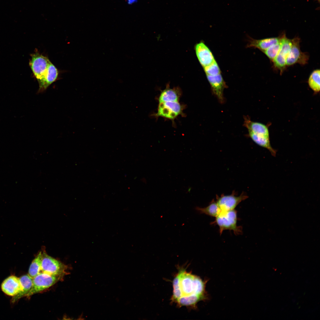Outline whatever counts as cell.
I'll return each mask as SVG.
<instances>
[{"label":"cell","instance_id":"6da1fadb","mask_svg":"<svg viewBox=\"0 0 320 320\" xmlns=\"http://www.w3.org/2000/svg\"><path fill=\"white\" fill-rule=\"evenodd\" d=\"M178 271L172 282V303L180 308L185 306L195 308L199 301L206 299V282L199 276L188 272L186 269L177 267Z\"/></svg>","mask_w":320,"mask_h":320},{"label":"cell","instance_id":"7a4b0ae2","mask_svg":"<svg viewBox=\"0 0 320 320\" xmlns=\"http://www.w3.org/2000/svg\"><path fill=\"white\" fill-rule=\"evenodd\" d=\"M237 212L234 209L221 211L212 223L219 226L220 235L224 230H227L233 231L235 235H238L241 233L242 229L241 227L237 225Z\"/></svg>","mask_w":320,"mask_h":320},{"label":"cell","instance_id":"3957f363","mask_svg":"<svg viewBox=\"0 0 320 320\" xmlns=\"http://www.w3.org/2000/svg\"><path fill=\"white\" fill-rule=\"evenodd\" d=\"M62 277L41 272L33 278L32 287L26 296L29 297L46 289L54 285Z\"/></svg>","mask_w":320,"mask_h":320},{"label":"cell","instance_id":"277c9868","mask_svg":"<svg viewBox=\"0 0 320 320\" xmlns=\"http://www.w3.org/2000/svg\"><path fill=\"white\" fill-rule=\"evenodd\" d=\"M50 63L47 57L38 53H35L31 55L29 65L39 83L41 82L47 75L49 66Z\"/></svg>","mask_w":320,"mask_h":320},{"label":"cell","instance_id":"5b68a950","mask_svg":"<svg viewBox=\"0 0 320 320\" xmlns=\"http://www.w3.org/2000/svg\"><path fill=\"white\" fill-rule=\"evenodd\" d=\"M291 39L292 46L286 60V67L296 63L303 65L307 64L309 59V55L308 53L301 51L300 38L297 36Z\"/></svg>","mask_w":320,"mask_h":320},{"label":"cell","instance_id":"8992f818","mask_svg":"<svg viewBox=\"0 0 320 320\" xmlns=\"http://www.w3.org/2000/svg\"><path fill=\"white\" fill-rule=\"evenodd\" d=\"M66 265L60 261L51 257L45 251L42 252L41 272L55 275H64Z\"/></svg>","mask_w":320,"mask_h":320},{"label":"cell","instance_id":"52a82bcc","mask_svg":"<svg viewBox=\"0 0 320 320\" xmlns=\"http://www.w3.org/2000/svg\"><path fill=\"white\" fill-rule=\"evenodd\" d=\"M281 46L278 55L272 61L273 67L282 74L286 69V60L292 44V39L288 38L285 33L281 34Z\"/></svg>","mask_w":320,"mask_h":320},{"label":"cell","instance_id":"ba28073f","mask_svg":"<svg viewBox=\"0 0 320 320\" xmlns=\"http://www.w3.org/2000/svg\"><path fill=\"white\" fill-rule=\"evenodd\" d=\"M183 107L178 101L159 103L156 116L174 119L182 113Z\"/></svg>","mask_w":320,"mask_h":320},{"label":"cell","instance_id":"9c48e42d","mask_svg":"<svg viewBox=\"0 0 320 320\" xmlns=\"http://www.w3.org/2000/svg\"><path fill=\"white\" fill-rule=\"evenodd\" d=\"M247 197L246 195L244 194L239 196L232 194L223 195L217 197L216 202L221 211H227L234 209L239 203Z\"/></svg>","mask_w":320,"mask_h":320},{"label":"cell","instance_id":"30bf717a","mask_svg":"<svg viewBox=\"0 0 320 320\" xmlns=\"http://www.w3.org/2000/svg\"><path fill=\"white\" fill-rule=\"evenodd\" d=\"M207 76L212 93L220 103H223L225 101L223 91L227 86L222 75L220 74L214 76L207 75Z\"/></svg>","mask_w":320,"mask_h":320},{"label":"cell","instance_id":"8fae6325","mask_svg":"<svg viewBox=\"0 0 320 320\" xmlns=\"http://www.w3.org/2000/svg\"><path fill=\"white\" fill-rule=\"evenodd\" d=\"M1 288L7 295L12 296L17 295L22 290L19 278L14 275L9 276L2 283Z\"/></svg>","mask_w":320,"mask_h":320},{"label":"cell","instance_id":"7c38bea8","mask_svg":"<svg viewBox=\"0 0 320 320\" xmlns=\"http://www.w3.org/2000/svg\"><path fill=\"white\" fill-rule=\"evenodd\" d=\"M195 50L197 57L204 67L210 64L215 60L211 52L203 42L196 44Z\"/></svg>","mask_w":320,"mask_h":320},{"label":"cell","instance_id":"4fadbf2b","mask_svg":"<svg viewBox=\"0 0 320 320\" xmlns=\"http://www.w3.org/2000/svg\"><path fill=\"white\" fill-rule=\"evenodd\" d=\"M244 126L251 132L255 134L269 137L268 128L267 126L262 123L253 121L248 116L244 117Z\"/></svg>","mask_w":320,"mask_h":320},{"label":"cell","instance_id":"5bb4252c","mask_svg":"<svg viewBox=\"0 0 320 320\" xmlns=\"http://www.w3.org/2000/svg\"><path fill=\"white\" fill-rule=\"evenodd\" d=\"M281 37V35L277 37H271L258 40L250 38L247 47L257 48L263 52L273 44L278 42L280 40Z\"/></svg>","mask_w":320,"mask_h":320},{"label":"cell","instance_id":"9a60e30c","mask_svg":"<svg viewBox=\"0 0 320 320\" xmlns=\"http://www.w3.org/2000/svg\"><path fill=\"white\" fill-rule=\"evenodd\" d=\"M58 73L56 67L51 62L48 68V73L44 79L39 83V88L38 93L45 90L52 83L57 79Z\"/></svg>","mask_w":320,"mask_h":320},{"label":"cell","instance_id":"2e32d148","mask_svg":"<svg viewBox=\"0 0 320 320\" xmlns=\"http://www.w3.org/2000/svg\"><path fill=\"white\" fill-rule=\"evenodd\" d=\"M181 92L178 88H170L167 85L166 88L161 92L159 98V103L169 101H178Z\"/></svg>","mask_w":320,"mask_h":320},{"label":"cell","instance_id":"e0dca14e","mask_svg":"<svg viewBox=\"0 0 320 320\" xmlns=\"http://www.w3.org/2000/svg\"><path fill=\"white\" fill-rule=\"evenodd\" d=\"M19 279L22 290L20 292L13 297L12 301V303L15 302L24 296H26L33 286V278L28 274L23 275L19 278Z\"/></svg>","mask_w":320,"mask_h":320},{"label":"cell","instance_id":"ac0fdd59","mask_svg":"<svg viewBox=\"0 0 320 320\" xmlns=\"http://www.w3.org/2000/svg\"><path fill=\"white\" fill-rule=\"evenodd\" d=\"M249 132V136L254 142L259 146L268 150L273 156H275L276 151L271 145L269 137L255 134Z\"/></svg>","mask_w":320,"mask_h":320},{"label":"cell","instance_id":"d6986e66","mask_svg":"<svg viewBox=\"0 0 320 320\" xmlns=\"http://www.w3.org/2000/svg\"><path fill=\"white\" fill-rule=\"evenodd\" d=\"M42 257V252L40 251L33 260L30 266L28 274L32 278L41 272Z\"/></svg>","mask_w":320,"mask_h":320},{"label":"cell","instance_id":"ffe728a7","mask_svg":"<svg viewBox=\"0 0 320 320\" xmlns=\"http://www.w3.org/2000/svg\"><path fill=\"white\" fill-rule=\"evenodd\" d=\"M195 209L200 213L215 217H216L221 211L216 202L214 200L206 207L201 208L197 207H196Z\"/></svg>","mask_w":320,"mask_h":320},{"label":"cell","instance_id":"44dd1931","mask_svg":"<svg viewBox=\"0 0 320 320\" xmlns=\"http://www.w3.org/2000/svg\"><path fill=\"white\" fill-rule=\"evenodd\" d=\"M320 71L319 69L313 70L310 75L308 80L309 87L316 93H319L320 91Z\"/></svg>","mask_w":320,"mask_h":320},{"label":"cell","instance_id":"7402d4cb","mask_svg":"<svg viewBox=\"0 0 320 320\" xmlns=\"http://www.w3.org/2000/svg\"><path fill=\"white\" fill-rule=\"evenodd\" d=\"M281 39L278 42L273 44L262 52L272 62L276 57L280 49L282 44Z\"/></svg>","mask_w":320,"mask_h":320},{"label":"cell","instance_id":"603a6c76","mask_svg":"<svg viewBox=\"0 0 320 320\" xmlns=\"http://www.w3.org/2000/svg\"><path fill=\"white\" fill-rule=\"evenodd\" d=\"M206 74L211 76L217 75L220 74V70L215 60L210 64L204 67Z\"/></svg>","mask_w":320,"mask_h":320},{"label":"cell","instance_id":"cb8c5ba5","mask_svg":"<svg viewBox=\"0 0 320 320\" xmlns=\"http://www.w3.org/2000/svg\"><path fill=\"white\" fill-rule=\"evenodd\" d=\"M137 2V0H127V2L129 4H132Z\"/></svg>","mask_w":320,"mask_h":320},{"label":"cell","instance_id":"d4e9b609","mask_svg":"<svg viewBox=\"0 0 320 320\" xmlns=\"http://www.w3.org/2000/svg\"></svg>","mask_w":320,"mask_h":320}]
</instances>
